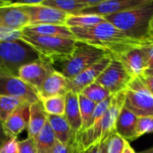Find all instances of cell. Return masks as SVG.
Masks as SVG:
<instances>
[{
    "label": "cell",
    "mask_w": 153,
    "mask_h": 153,
    "mask_svg": "<svg viewBox=\"0 0 153 153\" xmlns=\"http://www.w3.org/2000/svg\"><path fill=\"white\" fill-rule=\"evenodd\" d=\"M125 91L124 107L137 117H153V95L139 77H134Z\"/></svg>",
    "instance_id": "ba28073f"
},
{
    "label": "cell",
    "mask_w": 153,
    "mask_h": 153,
    "mask_svg": "<svg viewBox=\"0 0 153 153\" xmlns=\"http://www.w3.org/2000/svg\"><path fill=\"white\" fill-rule=\"evenodd\" d=\"M71 145V152L70 153H83L84 150L82 147V145L80 144V143L75 140L73 143L70 144Z\"/></svg>",
    "instance_id": "74e56055"
},
{
    "label": "cell",
    "mask_w": 153,
    "mask_h": 153,
    "mask_svg": "<svg viewBox=\"0 0 153 153\" xmlns=\"http://www.w3.org/2000/svg\"><path fill=\"white\" fill-rule=\"evenodd\" d=\"M123 153H135V152H134V149L131 147V145H130V144L128 143V142H127V143H126V148H125L124 152Z\"/></svg>",
    "instance_id": "ab89813d"
},
{
    "label": "cell",
    "mask_w": 153,
    "mask_h": 153,
    "mask_svg": "<svg viewBox=\"0 0 153 153\" xmlns=\"http://www.w3.org/2000/svg\"><path fill=\"white\" fill-rule=\"evenodd\" d=\"M145 1L146 0H100L97 4L85 8L76 15L82 14L105 17L130 10L143 4Z\"/></svg>",
    "instance_id": "5bb4252c"
},
{
    "label": "cell",
    "mask_w": 153,
    "mask_h": 153,
    "mask_svg": "<svg viewBox=\"0 0 153 153\" xmlns=\"http://www.w3.org/2000/svg\"><path fill=\"white\" fill-rule=\"evenodd\" d=\"M140 80L143 83V85L148 89V91L153 95V76H149L145 74H142L139 76Z\"/></svg>",
    "instance_id": "e575fe53"
},
{
    "label": "cell",
    "mask_w": 153,
    "mask_h": 153,
    "mask_svg": "<svg viewBox=\"0 0 153 153\" xmlns=\"http://www.w3.org/2000/svg\"><path fill=\"white\" fill-rule=\"evenodd\" d=\"M13 4L26 14L29 19V25H65L69 16L66 13L41 4L40 1H18L13 2Z\"/></svg>",
    "instance_id": "9c48e42d"
},
{
    "label": "cell",
    "mask_w": 153,
    "mask_h": 153,
    "mask_svg": "<svg viewBox=\"0 0 153 153\" xmlns=\"http://www.w3.org/2000/svg\"><path fill=\"white\" fill-rule=\"evenodd\" d=\"M103 18L128 37L136 40L148 41L153 19V0H146L134 8Z\"/></svg>",
    "instance_id": "7a4b0ae2"
},
{
    "label": "cell",
    "mask_w": 153,
    "mask_h": 153,
    "mask_svg": "<svg viewBox=\"0 0 153 153\" xmlns=\"http://www.w3.org/2000/svg\"><path fill=\"white\" fill-rule=\"evenodd\" d=\"M41 56L49 59L53 64L68 57L74 51L76 39L56 37L28 35L21 32L20 39Z\"/></svg>",
    "instance_id": "8992f818"
},
{
    "label": "cell",
    "mask_w": 153,
    "mask_h": 153,
    "mask_svg": "<svg viewBox=\"0 0 153 153\" xmlns=\"http://www.w3.org/2000/svg\"><path fill=\"white\" fill-rule=\"evenodd\" d=\"M0 153H2V152H0Z\"/></svg>",
    "instance_id": "bcb514c9"
},
{
    "label": "cell",
    "mask_w": 153,
    "mask_h": 153,
    "mask_svg": "<svg viewBox=\"0 0 153 153\" xmlns=\"http://www.w3.org/2000/svg\"><path fill=\"white\" fill-rule=\"evenodd\" d=\"M136 122L137 117L126 109L122 108L115 125V132L120 137L127 141H133L137 139L136 134Z\"/></svg>",
    "instance_id": "e0dca14e"
},
{
    "label": "cell",
    "mask_w": 153,
    "mask_h": 153,
    "mask_svg": "<svg viewBox=\"0 0 153 153\" xmlns=\"http://www.w3.org/2000/svg\"><path fill=\"white\" fill-rule=\"evenodd\" d=\"M143 74L149 75V76H153V68H147Z\"/></svg>",
    "instance_id": "60d3db41"
},
{
    "label": "cell",
    "mask_w": 153,
    "mask_h": 153,
    "mask_svg": "<svg viewBox=\"0 0 153 153\" xmlns=\"http://www.w3.org/2000/svg\"><path fill=\"white\" fill-rule=\"evenodd\" d=\"M21 32L23 34L35 35V36L75 39L71 29L65 25H56V24L28 25L23 29H22Z\"/></svg>",
    "instance_id": "ac0fdd59"
},
{
    "label": "cell",
    "mask_w": 153,
    "mask_h": 153,
    "mask_svg": "<svg viewBox=\"0 0 153 153\" xmlns=\"http://www.w3.org/2000/svg\"><path fill=\"white\" fill-rule=\"evenodd\" d=\"M29 23L26 14L13 2L0 0V41L19 39L21 30Z\"/></svg>",
    "instance_id": "52a82bcc"
},
{
    "label": "cell",
    "mask_w": 153,
    "mask_h": 153,
    "mask_svg": "<svg viewBox=\"0 0 153 153\" xmlns=\"http://www.w3.org/2000/svg\"><path fill=\"white\" fill-rule=\"evenodd\" d=\"M127 142L117 134L113 133L108 138L107 153H123Z\"/></svg>",
    "instance_id": "f546056e"
},
{
    "label": "cell",
    "mask_w": 153,
    "mask_h": 153,
    "mask_svg": "<svg viewBox=\"0 0 153 153\" xmlns=\"http://www.w3.org/2000/svg\"><path fill=\"white\" fill-rule=\"evenodd\" d=\"M38 152L49 153L57 143L55 134L48 122L46 123L39 134L35 138Z\"/></svg>",
    "instance_id": "cb8c5ba5"
},
{
    "label": "cell",
    "mask_w": 153,
    "mask_h": 153,
    "mask_svg": "<svg viewBox=\"0 0 153 153\" xmlns=\"http://www.w3.org/2000/svg\"><path fill=\"white\" fill-rule=\"evenodd\" d=\"M108 56L112 55L101 48L76 40L73 53L68 57L54 63L53 65H58L59 69L56 71L62 74L66 79L71 80Z\"/></svg>",
    "instance_id": "3957f363"
},
{
    "label": "cell",
    "mask_w": 153,
    "mask_h": 153,
    "mask_svg": "<svg viewBox=\"0 0 153 153\" xmlns=\"http://www.w3.org/2000/svg\"><path fill=\"white\" fill-rule=\"evenodd\" d=\"M148 41L150 43L153 44V29H151L150 32H149V36H148Z\"/></svg>",
    "instance_id": "b9f144b4"
},
{
    "label": "cell",
    "mask_w": 153,
    "mask_h": 153,
    "mask_svg": "<svg viewBox=\"0 0 153 153\" xmlns=\"http://www.w3.org/2000/svg\"><path fill=\"white\" fill-rule=\"evenodd\" d=\"M18 153H38L35 139L28 136L26 139L18 142Z\"/></svg>",
    "instance_id": "1f68e13d"
},
{
    "label": "cell",
    "mask_w": 153,
    "mask_h": 153,
    "mask_svg": "<svg viewBox=\"0 0 153 153\" xmlns=\"http://www.w3.org/2000/svg\"><path fill=\"white\" fill-rule=\"evenodd\" d=\"M2 153H18V141L17 138H10L1 148Z\"/></svg>",
    "instance_id": "836d02e7"
},
{
    "label": "cell",
    "mask_w": 153,
    "mask_h": 153,
    "mask_svg": "<svg viewBox=\"0 0 153 153\" xmlns=\"http://www.w3.org/2000/svg\"><path fill=\"white\" fill-rule=\"evenodd\" d=\"M153 133V117H137L136 122V134L141 137L145 134Z\"/></svg>",
    "instance_id": "4dcf8cb0"
},
{
    "label": "cell",
    "mask_w": 153,
    "mask_h": 153,
    "mask_svg": "<svg viewBox=\"0 0 153 153\" xmlns=\"http://www.w3.org/2000/svg\"><path fill=\"white\" fill-rule=\"evenodd\" d=\"M71 145H64L60 143H56L49 153H70Z\"/></svg>",
    "instance_id": "d590c367"
},
{
    "label": "cell",
    "mask_w": 153,
    "mask_h": 153,
    "mask_svg": "<svg viewBox=\"0 0 153 153\" xmlns=\"http://www.w3.org/2000/svg\"><path fill=\"white\" fill-rule=\"evenodd\" d=\"M0 95L18 99L30 105L41 100L38 90L18 76L0 75Z\"/></svg>",
    "instance_id": "8fae6325"
},
{
    "label": "cell",
    "mask_w": 153,
    "mask_h": 153,
    "mask_svg": "<svg viewBox=\"0 0 153 153\" xmlns=\"http://www.w3.org/2000/svg\"><path fill=\"white\" fill-rule=\"evenodd\" d=\"M39 57L36 50L21 39L0 41V75L17 76L22 66Z\"/></svg>",
    "instance_id": "5b68a950"
},
{
    "label": "cell",
    "mask_w": 153,
    "mask_h": 153,
    "mask_svg": "<svg viewBox=\"0 0 153 153\" xmlns=\"http://www.w3.org/2000/svg\"><path fill=\"white\" fill-rule=\"evenodd\" d=\"M38 153H42V152H38Z\"/></svg>",
    "instance_id": "f6af8a7d"
},
{
    "label": "cell",
    "mask_w": 153,
    "mask_h": 153,
    "mask_svg": "<svg viewBox=\"0 0 153 153\" xmlns=\"http://www.w3.org/2000/svg\"><path fill=\"white\" fill-rule=\"evenodd\" d=\"M100 0H41L40 4L68 13L76 15L87 7L97 4Z\"/></svg>",
    "instance_id": "44dd1931"
},
{
    "label": "cell",
    "mask_w": 153,
    "mask_h": 153,
    "mask_svg": "<svg viewBox=\"0 0 153 153\" xmlns=\"http://www.w3.org/2000/svg\"><path fill=\"white\" fill-rule=\"evenodd\" d=\"M150 46L151 45L134 48L116 56L133 78L139 77L148 68Z\"/></svg>",
    "instance_id": "4fadbf2b"
},
{
    "label": "cell",
    "mask_w": 153,
    "mask_h": 153,
    "mask_svg": "<svg viewBox=\"0 0 153 153\" xmlns=\"http://www.w3.org/2000/svg\"><path fill=\"white\" fill-rule=\"evenodd\" d=\"M10 135L8 134V133L6 132L4 123L0 121V148L10 139Z\"/></svg>",
    "instance_id": "8d00e7d4"
},
{
    "label": "cell",
    "mask_w": 153,
    "mask_h": 153,
    "mask_svg": "<svg viewBox=\"0 0 153 153\" xmlns=\"http://www.w3.org/2000/svg\"><path fill=\"white\" fill-rule=\"evenodd\" d=\"M80 94H82L96 104H99L112 96V94L108 90H106L97 82L85 87Z\"/></svg>",
    "instance_id": "4316f807"
},
{
    "label": "cell",
    "mask_w": 153,
    "mask_h": 153,
    "mask_svg": "<svg viewBox=\"0 0 153 153\" xmlns=\"http://www.w3.org/2000/svg\"><path fill=\"white\" fill-rule=\"evenodd\" d=\"M25 103L13 97L0 95V121L4 123L18 108Z\"/></svg>",
    "instance_id": "83f0119b"
},
{
    "label": "cell",
    "mask_w": 153,
    "mask_h": 153,
    "mask_svg": "<svg viewBox=\"0 0 153 153\" xmlns=\"http://www.w3.org/2000/svg\"><path fill=\"white\" fill-rule=\"evenodd\" d=\"M30 116V104H23L18 108L4 123V128L11 138H17L26 128Z\"/></svg>",
    "instance_id": "d6986e66"
},
{
    "label": "cell",
    "mask_w": 153,
    "mask_h": 153,
    "mask_svg": "<svg viewBox=\"0 0 153 153\" xmlns=\"http://www.w3.org/2000/svg\"><path fill=\"white\" fill-rule=\"evenodd\" d=\"M133 77L123 64L113 56L108 65L98 77L96 82L108 90L112 95L124 91Z\"/></svg>",
    "instance_id": "30bf717a"
},
{
    "label": "cell",
    "mask_w": 153,
    "mask_h": 153,
    "mask_svg": "<svg viewBox=\"0 0 153 153\" xmlns=\"http://www.w3.org/2000/svg\"><path fill=\"white\" fill-rule=\"evenodd\" d=\"M107 143L108 139L105 141L98 142L86 148L83 153H107Z\"/></svg>",
    "instance_id": "d6a6232c"
},
{
    "label": "cell",
    "mask_w": 153,
    "mask_h": 153,
    "mask_svg": "<svg viewBox=\"0 0 153 153\" xmlns=\"http://www.w3.org/2000/svg\"><path fill=\"white\" fill-rule=\"evenodd\" d=\"M75 39L101 48L114 57L137 47L152 45L148 41L134 39L106 20L103 22L87 26L70 28Z\"/></svg>",
    "instance_id": "6da1fadb"
},
{
    "label": "cell",
    "mask_w": 153,
    "mask_h": 153,
    "mask_svg": "<svg viewBox=\"0 0 153 153\" xmlns=\"http://www.w3.org/2000/svg\"><path fill=\"white\" fill-rule=\"evenodd\" d=\"M138 153H153V148H151L149 150H146V151H143V152H141Z\"/></svg>",
    "instance_id": "7bdbcfd3"
},
{
    "label": "cell",
    "mask_w": 153,
    "mask_h": 153,
    "mask_svg": "<svg viewBox=\"0 0 153 153\" xmlns=\"http://www.w3.org/2000/svg\"><path fill=\"white\" fill-rule=\"evenodd\" d=\"M105 22V19L101 16L97 15H69L65 21V25L68 28L76 27H87L92 26L100 22Z\"/></svg>",
    "instance_id": "484cf974"
},
{
    "label": "cell",
    "mask_w": 153,
    "mask_h": 153,
    "mask_svg": "<svg viewBox=\"0 0 153 153\" xmlns=\"http://www.w3.org/2000/svg\"><path fill=\"white\" fill-rule=\"evenodd\" d=\"M41 103L47 115L65 116V96H55L41 99Z\"/></svg>",
    "instance_id": "d4e9b609"
},
{
    "label": "cell",
    "mask_w": 153,
    "mask_h": 153,
    "mask_svg": "<svg viewBox=\"0 0 153 153\" xmlns=\"http://www.w3.org/2000/svg\"><path fill=\"white\" fill-rule=\"evenodd\" d=\"M48 122L49 123L58 143L64 145H70L76 140V135L74 134L64 116L48 115Z\"/></svg>",
    "instance_id": "7402d4cb"
},
{
    "label": "cell",
    "mask_w": 153,
    "mask_h": 153,
    "mask_svg": "<svg viewBox=\"0 0 153 153\" xmlns=\"http://www.w3.org/2000/svg\"><path fill=\"white\" fill-rule=\"evenodd\" d=\"M48 122V115L45 112L41 100L30 105V116L27 125L28 136L36 138Z\"/></svg>",
    "instance_id": "603a6c76"
},
{
    "label": "cell",
    "mask_w": 153,
    "mask_h": 153,
    "mask_svg": "<svg viewBox=\"0 0 153 153\" xmlns=\"http://www.w3.org/2000/svg\"><path fill=\"white\" fill-rule=\"evenodd\" d=\"M55 71L53 63L40 56V57L31 63L22 66L18 71V77L30 86L39 90L44 81Z\"/></svg>",
    "instance_id": "7c38bea8"
},
{
    "label": "cell",
    "mask_w": 153,
    "mask_h": 153,
    "mask_svg": "<svg viewBox=\"0 0 153 153\" xmlns=\"http://www.w3.org/2000/svg\"><path fill=\"white\" fill-rule=\"evenodd\" d=\"M113 56H108L89 68L85 69L74 78L68 80L69 81V89L70 91L80 94L82 90L88 85L96 82L98 77L101 74V73L105 70V68L108 65Z\"/></svg>",
    "instance_id": "9a60e30c"
},
{
    "label": "cell",
    "mask_w": 153,
    "mask_h": 153,
    "mask_svg": "<svg viewBox=\"0 0 153 153\" xmlns=\"http://www.w3.org/2000/svg\"><path fill=\"white\" fill-rule=\"evenodd\" d=\"M151 29H153V19L152 21V23H151Z\"/></svg>",
    "instance_id": "ee69618b"
},
{
    "label": "cell",
    "mask_w": 153,
    "mask_h": 153,
    "mask_svg": "<svg viewBox=\"0 0 153 153\" xmlns=\"http://www.w3.org/2000/svg\"><path fill=\"white\" fill-rule=\"evenodd\" d=\"M79 106H80V111H81V117H82V131H84L87 129L88 125L90 123V120L91 118V116L94 112V109L97 106V104L82 94H79Z\"/></svg>",
    "instance_id": "f1b7e54d"
},
{
    "label": "cell",
    "mask_w": 153,
    "mask_h": 153,
    "mask_svg": "<svg viewBox=\"0 0 153 153\" xmlns=\"http://www.w3.org/2000/svg\"><path fill=\"white\" fill-rule=\"evenodd\" d=\"M74 134L78 135L82 130V122L79 106V94L68 91L65 95V116Z\"/></svg>",
    "instance_id": "ffe728a7"
},
{
    "label": "cell",
    "mask_w": 153,
    "mask_h": 153,
    "mask_svg": "<svg viewBox=\"0 0 153 153\" xmlns=\"http://www.w3.org/2000/svg\"><path fill=\"white\" fill-rule=\"evenodd\" d=\"M68 91H70L68 79L56 70L44 81L38 90L40 100L55 96H65Z\"/></svg>",
    "instance_id": "2e32d148"
},
{
    "label": "cell",
    "mask_w": 153,
    "mask_h": 153,
    "mask_svg": "<svg viewBox=\"0 0 153 153\" xmlns=\"http://www.w3.org/2000/svg\"><path fill=\"white\" fill-rule=\"evenodd\" d=\"M148 68H153V44L149 47V59H148Z\"/></svg>",
    "instance_id": "f35d334b"
},
{
    "label": "cell",
    "mask_w": 153,
    "mask_h": 153,
    "mask_svg": "<svg viewBox=\"0 0 153 153\" xmlns=\"http://www.w3.org/2000/svg\"><path fill=\"white\" fill-rule=\"evenodd\" d=\"M124 103L125 91L113 95L110 106L103 117L89 129L78 134L76 140L80 143L83 150L98 142L107 140L113 133H116V121L122 108L124 107Z\"/></svg>",
    "instance_id": "277c9868"
}]
</instances>
